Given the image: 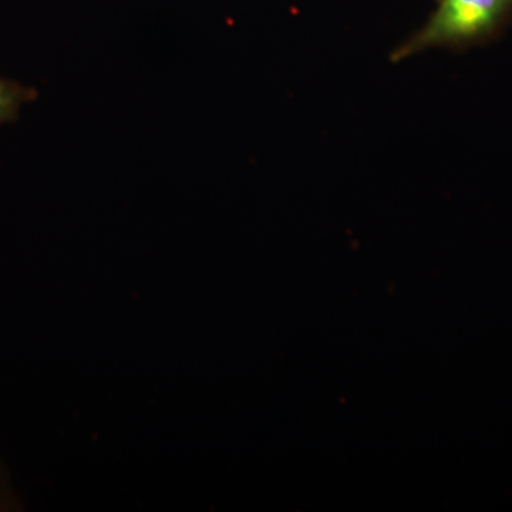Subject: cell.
<instances>
[{
	"label": "cell",
	"mask_w": 512,
	"mask_h": 512,
	"mask_svg": "<svg viewBox=\"0 0 512 512\" xmlns=\"http://www.w3.org/2000/svg\"><path fill=\"white\" fill-rule=\"evenodd\" d=\"M36 99L33 87L0 77V127L18 120L23 107Z\"/></svg>",
	"instance_id": "cell-2"
},
{
	"label": "cell",
	"mask_w": 512,
	"mask_h": 512,
	"mask_svg": "<svg viewBox=\"0 0 512 512\" xmlns=\"http://www.w3.org/2000/svg\"><path fill=\"white\" fill-rule=\"evenodd\" d=\"M512 22V0H437L436 9L419 30L400 43L390 62L430 49L460 52L485 45Z\"/></svg>",
	"instance_id": "cell-1"
}]
</instances>
